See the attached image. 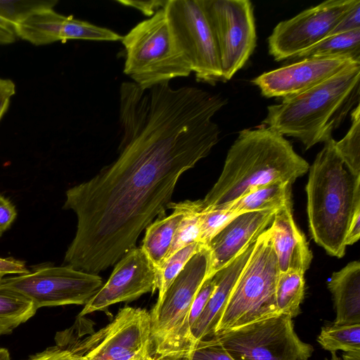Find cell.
Returning a JSON list of instances; mask_svg holds the SVG:
<instances>
[{
    "label": "cell",
    "mask_w": 360,
    "mask_h": 360,
    "mask_svg": "<svg viewBox=\"0 0 360 360\" xmlns=\"http://www.w3.org/2000/svg\"><path fill=\"white\" fill-rule=\"evenodd\" d=\"M118 156L87 181L69 188L65 210L77 215L64 264L98 274L136 248L156 216H165L176 184L219 141L216 99L194 86L169 82L120 88Z\"/></svg>",
    "instance_id": "obj_1"
},
{
    "label": "cell",
    "mask_w": 360,
    "mask_h": 360,
    "mask_svg": "<svg viewBox=\"0 0 360 360\" xmlns=\"http://www.w3.org/2000/svg\"><path fill=\"white\" fill-rule=\"evenodd\" d=\"M309 169L308 162L278 131L262 124L243 129L228 151L218 180L200 200L202 211L221 208L259 186L292 184Z\"/></svg>",
    "instance_id": "obj_2"
},
{
    "label": "cell",
    "mask_w": 360,
    "mask_h": 360,
    "mask_svg": "<svg viewBox=\"0 0 360 360\" xmlns=\"http://www.w3.org/2000/svg\"><path fill=\"white\" fill-rule=\"evenodd\" d=\"M360 63L300 94L267 107L262 122L283 136L298 139L307 150L332 138L333 132L359 104Z\"/></svg>",
    "instance_id": "obj_3"
},
{
    "label": "cell",
    "mask_w": 360,
    "mask_h": 360,
    "mask_svg": "<svg viewBox=\"0 0 360 360\" xmlns=\"http://www.w3.org/2000/svg\"><path fill=\"white\" fill-rule=\"evenodd\" d=\"M335 141L332 137L324 142L309 167L307 212L314 240L330 255L341 258L352 215L360 205V177L345 169Z\"/></svg>",
    "instance_id": "obj_4"
},
{
    "label": "cell",
    "mask_w": 360,
    "mask_h": 360,
    "mask_svg": "<svg viewBox=\"0 0 360 360\" xmlns=\"http://www.w3.org/2000/svg\"><path fill=\"white\" fill-rule=\"evenodd\" d=\"M210 252L202 248L193 256L150 312L156 357L181 360L195 344L189 326L193 299L208 276Z\"/></svg>",
    "instance_id": "obj_5"
},
{
    "label": "cell",
    "mask_w": 360,
    "mask_h": 360,
    "mask_svg": "<svg viewBox=\"0 0 360 360\" xmlns=\"http://www.w3.org/2000/svg\"><path fill=\"white\" fill-rule=\"evenodd\" d=\"M121 41L126 53L124 73L143 89L192 72L173 38L164 8L139 22Z\"/></svg>",
    "instance_id": "obj_6"
},
{
    "label": "cell",
    "mask_w": 360,
    "mask_h": 360,
    "mask_svg": "<svg viewBox=\"0 0 360 360\" xmlns=\"http://www.w3.org/2000/svg\"><path fill=\"white\" fill-rule=\"evenodd\" d=\"M279 272L267 229L255 241L231 292L214 335L277 315L275 290Z\"/></svg>",
    "instance_id": "obj_7"
},
{
    "label": "cell",
    "mask_w": 360,
    "mask_h": 360,
    "mask_svg": "<svg viewBox=\"0 0 360 360\" xmlns=\"http://www.w3.org/2000/svg\"><path fill=\"white\" fill-rule=\"evenodd\" d=\"M233 360H309L313 347L295 333L292 318L277 314L214 335Z\"/></svg>",
    "instance_id": "obj_8"
},
{
    "label": "cell",
    "mask_w": 360,
    "mask_h": 360,
    "mask_svg": "<svg viewBox=\"0 0 360 360\" xmlns=\"http://www.w3.org/2000/svg\"><path fill=\"white\" fill-rule=\"evenodd\" d=\"M217 44L224 82L252 54L257 44L253 6L249 0H200Z\"/></svg>",
    "instance_id": "obj_9"
},
{
    "label": "cell",
    "mask_w": 360,
    "mask_h": 360,
    "mask_svg": "<svg viewBox=\"0 0 360 360\" xmlns=\"http://www.w3.org/2000/svg\"><path fill=\"white\" fill-rule=\"evenodd\" d=\"M173 38L198 82H224L217 44L200 0H167L164 8Z\"/></svg>",
    "instance_id": "obj_10"
},
{
    "label": "cell",
    "mask_w": 360,
    "mask_h": 360,
    "mask_svg": "<svg viewBox=\"0 0 360 360\" xmlns=\"http://www.w3.org/2000/svg\"><path fill=\"white\" fill-rule=\"evenodd\" d=\"M98 274L70 266H45L15 276L2 278L0 285L30 300L37 309L69 304L84 305L103 285Z\"/></svg>",
    "instance_id": "obj_11"
},
{
    "label": "cell",
    "mask_w": 360,
    "mask_h": 360,
    "mask_svg": "<svg viewBox=\"0 0 360 360\" xmlns=\"http://www.w3.org/2000/svg\"><path fill=\"white\" fill-rule=\"evenodd\" d=\"M152 346L150 312L126 306L106 326L82 343L66 347L82 360H148Z\"/></svg>",
    "instance_id": "obj_12"
},
{
    "label": "cell",
    "mask_w": 360,
    "mask_h": 360,
    "mask_svg": "<svg viewBox=\"0 0 360 360\" xmlns=\"http://www.w3.org/2000/svg\"><path fill=\"white\" fill-rule=\"evenodd\" d=\"M359 0H328L280 22L268 38L275 60H291L331 34L342 16Z\"/></svg>",
    "instance_id": "obj_13"
},
{
    "label": "cell",
    "mask_w": 360,
    "mask_h": 360,
    "mask_svg": "<svg viewBox=\"0 0 360 360\" xmlns=\"http://www.w3.org/2000/svg\"><path fill=\"white\" fill-rule=\"evenodd\" d=\"M157 289L158 271L141 248L136 247L117 261L108 280L84 304L79 316L136 300Z\"/></svg>",
    "instance_id": "obj_14"
},
{
    "label": "cell",
    "mask_w": 360,
    "mask_h": 360,
    "mask_svg": "<svg viewBox=\"0 0 360 360\" xmlns=\"http://www.w3.org/2000/svg\"><path fill=\"white\" fill-rule=\"evenodd\" d=\"M360 62L349 58H305L254 78L263 96L285 98L303 93Z\"/></svg>",
    "instance_id": "obj_15"
},
{
    "label": "cell",
    "mask_w": 360,
    "mask_h": 360,
    "mask_svg": "<svg viewBox=\"0 0 360 360\" xmlns=\"http://www.w3.org/2000/svg\"><path fill=\"white\" fill-rule=\"evenodd\" d=\"M276 210L240 214L226 225L207 246L210 252L207 278L232 261L271 225Z\"/></svg>",
    "instance_id": "obj_16"
},
{
    "label": "cell",
    "mask_w": 360,
    "mask_h": 360,
    "mask_svg": "<svg viewBox=\"0 0 360 360\" xmlns=\"http://www.w3.org/2000/svg\"><path fill=\"white\" fill-rule=\"evenodd\" d=\"M280 272L309 269L312 253L304 233L297 226L292 212V200L274 214L268 228Z\"/></svg>",
    "instance_id": "obj_17"
},
{
    "label": "cell",
    "mask_w": 360,
    "mask_h": 360,
    "mask_svg": "<svg viewBox=\"0 0 360 360\" xmlns=\"http://www.w3.org/2000/svg\"><path fill=\"white\" fill-rule=\"evenodd\" d=\"M255 241L246 246L232 261L214 275L215 288L204 310L191 328L195 345L201 340L214 335L217 326L231 292L254 248Z\"/></svg>",
    "instance_id": "obj_18"
},
{
    "label": "cell",
    "mask_w": 360,
    "mask_h": 360,
    "mask_svg": "<svg viewBox=\"0 0 360 360\" xmlns=\"http://www.w3.org/2000/svg\"><path fill=\"white\" fill-rule=\"evenodd\" d=\"M328 288L335 310L333 324L360 323V263L352 261L333 274Z\"/></svg>",
    "instance_id": "obj_19"
},
{
    "label": "cell",
    "mask_w": 360,
    "mask_h": 360,
    "mask_svg": "<svg viewBox=\"0 0 360 360\" xmlns=\"http://www.w3.org/2000/svg\"><path fill=\"white\" fill-rule=\"evenodd\" d=\"M167 208L173 209L169 216L158 217L146 229L141 246L142 250L156 269L165 262L169 252L177 226L185 214L184 202H169Z\"/></svg>",
    "instance_id": "obj_20"
},
{
    "label": "cell",
    "mask_w": 360,
    "mask_h": 360,
    "mask_svg": "<svg viewBox=\"0 0 360 360\" xmlns=\"http://www.w3.org/2000/svg\"><path fill=\"white\" fill-rule=\"evenodd\" d=\"M292 184L274 182L255 188L219 209L237 213L277 210L292 200Z\"/></svg>",
    "instance_id": "obj_21"
},
{
    "label": "cell",
    "mask_w": 360,
    "mask_h": 360,
    "mask_svg": "<svg viewBox=\"0 0 360 360\" xmlns=\"http://www.w3.org/2000/svg\"><path fill=\"white\" fill-rule=\"evenodd\" d=\"M314 58H344L360 62V29L331 34L290 60Z\"/></svg>",
    "instance_id": "obj_22"
},
{
    "label": "cell",
    "mask_w": 360,
    "mask_h": 360,
    "mask_svg": "<svg viewBox=\"0 0 360 360\" xmlns=\"http://www.w3.org/2000/svg\"><path fill=\"white\" fill-rule=\"evenodd\" d=\"M34 303L20 293L0 285V336L11 333L36 313Z\"/></svg>",
    "instance_id": "obj_23"
},
{
    "label": "cell",
    "mask_w": 360,
    "mask_h": 360,
    "mask_svg": "<svg viewBox=\"0 0 360 360\" xmlns=\"http://www.w3.org/2000/svg\"><path fill=\"white\" fill-rule=\"evenodd\" d=\"M304 274L299 271L279 272L275 290L277 314L294 318L300 313L304 295Z\"/></svg>",
    "instance_id": "obj_24"
},
{
    "label": "cell",
    "mask_w": 360,
    "mask_h": 360,
    "mask_svg": "<svg viewBox=\"0 0 360 360\" xmlns=\"http://www.w3.org/2000/svg\"><path fill=\"white\" fill-rule=\"evenodd\" d=\"M320 345L330 353L360 352V323L331 324L321 328L317 338Z\"/></svg>",
    "instance_id": "obj_25"
},
{
    "label": "cell",
    "mask_w": 360,
    "mask_h": 360,
    "mask_svg": "<svg viewBox=\"0 0 360 360\" xmlns=\"http://www.w3.org/2000/svg\"><path fill=\"white\" fill-rule=\"evenodd\" d=\"M351 126L345 136L335 141L336 150L349 172L360 177V104L351 111Z\"/></svg>",
    "instance_id": "obj_26"
},
{
    "label": "cell",
    "mask_w": 360,
    "mask_h": 360,
    "mask_svg": "<svg viewBox=\"0 0 360 360\" xmlns=\"http://www.w3.org/2000/svg\"><path fill=\"white\" fill-rule=\"evenodd\" d=\"M184 202L186 212L175 231L167 258L191 243H199L200 214L202 211L201 201L198 200Z\"/></svg>",
    "instance_id": "obj_27"
},
{
    "label": "cell",
    "mask_w": 360,
    "mask_h": 360,
    "mask_svg": "<svg viewBox=\"0 0 360 360\" xmlns=\"http://www.w3.org/2000/svg\"><path fill=\"white\" fill-rule=\"evenodd\" d=\"M204 246L198 242L191 243L167 257L158 271V290L160 300L167 289L183 270L188 261Z\"/></svg>",
    "instance_id": "obj_28"
},
{
    "label": "cell",
    "mask_w": 360,
    "mask_h": 360,
    "mask_svg": "<svg viewBox=\"0 0 360 360\" xmlns=\"http://www.w3.org/2000/svg\"><path fill=\"white\" fill-rule=\"evenodd\" d=\"M122 39V36L110 29L69 15L66 16L63 26L60 41L65 42L70 39L116 41H121Z\"/></svg>",
    "instance_id": "obj_29"
},
{
    "label": "cell",
    "mask_w": 360,
    "mask_h": 360,
    "mask_svg": "<svg viewBox=\"0 0 360 360\" xmlns=\"http://www.w3.org/2000/svg\"><path fill=\"white\" fill-rule=\"evenodd\" d=\"M57 0H0V17L14 28L39 12L53 9Z\"/></svg>",
    "instance_id": "obj_30"
},
{
    "label": "cell",
    "mask_w": 360,
    "mask_h": 360,
    "mask_svg": "<svg viewBox=\"0 0 360 360\" xmlns=\"http://www.w3.org/2000/svg\"><path fill=\"white\" fill-rule=\"evenodd\" d=\"M239 214L240 213L224 209L202 211L200 221L199 243L207 248L212 239Z\"/></svg>",
    "instance_id": "obj_31"
},
{
    "label": "cell",
    "mask_w": 360,
    "mask_h": 360,
    "mask_svg": "<svg viewBox=\"0 0 360 360\" xmlns=\"http://www.w3.org/2000/svg\"><path fill=\"white\" fill-rule=\"evenodd\" d=\"M181 360H233L215 337L198 341L191 352Z\"/></svg>",
    "instance_id": "obj_32"
},
{
    "label": "cell",
    "mask_w": 360,
    "mask_h": 360,
    "mask_svg": "<svg viewBox=\"0 0 360 360\" xmlns=\"http://www.w3.org/2000/svg\"><path fill=\"white\" fill-rule=\"evenodd\" d=\"M216 286L214 276L207 278L202 283L192 302L189 313V326L191 328L195 324L202 311L204 310L209 299L210 298Z\"/></svg>",
    "instance_id": "obj_33"
},
{
    "label": "cell",
    "mask_w": 360,
    "mask_h": 360,
    "mask_svg": "<svg viewBox=\"0 0 360 360\" xmlns=\"http://www.w3.org/2000/svg\"><path fill=\"white\" fill-rule=\"evenodd\" d=\"M25 360H82V357L74 350L56 345L31 356Z\"/></svg>",
    "instance_id": "obj_34"
},
{
    "label": "cell",
    "mask_w": 360,
    "mask_h": 360,
    "mask_svg": "<svg viewBox=\"0 0 360 360\" xmlns=\"http://www.w3.org/2000/svg\"><path fill=\"white\" fill-rule=\"evenodd\" d=\"M356 29H360V1L342 16L331 34L343 33Z\"/></svg>",
    "instance_id": "obj_35"
},
{
    "label": "cell",
    "mask_w": 360,
    "mask_h": 360,
    "mask_svg": "<svg viewBox=\"0 0 360 360\" xmlns=\"http://www.w3.org/2000/svg\"><path fill=\"white\" fill-rule=\"evenodd\" d=\"M117 2L140 11L146 16L151 17L160 9L165 8L167 0L129 1L120 0Z\"/></svg>",
    "instance_id": "obj_36"
},
{
    "label": "cell",
    "mask_w": 360,
    "mask_h": 360,
    "mask_svg": "<svg viewBox=\"0 0 360 360\" xmlns=\"http://www.w3.org/2000/svg\"><path fill=\"white\" fill-rule=\"evenodd\" d=\"M16 217L15 205L0 193V237L11 227Z\"/></svg>",
    "instance_id": "obj_37"
},
{
    "label": "cell",
    "mask_w": 360,
    "mask_h": 360,
    "mask_svg": "<svg viewBox=\"0 0 360 360\" xmlns=\"http://www.w3.org/2000/svg\"><path fill=\"white\" fill-rule=\"evenodd\" d=\"M16 92L13 81L0 77V120L7 111L11 98Z\"/></svg>",
    "instance_id": "obj_38"
},
{
    "label": "cell",
    "mask_w": 360,
    "mask_h": 360,
    "mask_svg": "<svg viewBox=\"0 0 360 360\" xmlns=\"http://www.w3.org/2000/svg\"><path fill=\"white\" fill-rule=\"evenodd\" d=\"M29 271L23 261L13 257H0V274L4 276L7 274H23Z\"/></svg>",
    "instance_id": "obj_39"
},
{
    "label": "cell",
    "mask_w": 360,
    "mask_h": 360,
    "mask_svg": "<svg viewBox=\"0 0 360 360\" xmlns=\"http://www.w3.org/2000/svg\"><path fill=\"white\" fill-rule=\"evenodd\" d=\"M360 236V205L356 207L352 215L347 235L345 240V245H351L355 243Z\"/></svg>",
    "instance_id": "obj_40"
},
{
    "label": "cell",
    "mask_w": 360,
    "mask_h": 360,
    "mask_svg": "<svg viewBox=\"0 0 360 360\" xmlns=\"http://www.w3.org/2000/svg\"><path fill=\"white\" fill-rule=\"evenodd\" d=\"M17 38L15 28L0 17V45L13 44Z\"/></svg>",
    "instance_id": "obj_41"
},
{
    "label": "cell",
    "mask_w": 360,
    "mask_h": 360,
    "mask_svg": "<svg viewBox=\"0 0 360 360\" xmlns=\"http://www.w3.org/2000/svg\"><path fill=\"white\" fill-rule=\"evenodd\" d=\"M343 360H360V352H347L342 355Z\"/></svg>",
    "instance_id": "obj_42"
},
{
    "label": "cell",
    "mask_w": 360,
    "mask_h": 360,
    "mask_svg": "<svg viewBox=\"0 0 360 360\" xmlns=\"http://www.w3.org/2000/svg\"><path fill=\"white\" fill-rule=\"evenodd\" d=\"M0 360H11L10 353L6 348L0 347Z\"/></svg>",
    "instance_id": "obj_43"
},
{
    "label": "cell",
    "mask_w": 360,
    "mask_h": 360,
    "mask_svg": "<svg viewBox=\"0 0 360 360\" xmlns=\"http://www.w3.org/2000/svg\"><path fill=\"white\" fill-rule=\"evenodd\" d=\"M325 360H340V359L337 356L336 353H331L330 359H325Z\"/></svg>",
    "instance_id": "obj_44"
},
{
    "label": "cell",
    "mask_w": 360,
    "mask_h": 360,
    "mask_svg": "<svg viewBox=\"0 0 360 360\" xmlns=\"http://www.w3.org/2000/svg\"><path fill=\"white\" fill-rule=\"evenodd\" d=\"M148 360H164L162 359H160V358H158V357H153V356H150Z\"/></svg>",
    "instance_id": "obj_45"
},
{
    "label": "cell",
    "mask_w": 360,
    "mask_h": 360,
    "mask_svg": "<svg viewBox=\"0 0 360 360\" xmlns=\"http://www.w3.org/2000/svg\"><path fill=\"white\" fill-rule=\"evenodd\" d=\"M3 277H4V276L0 274V281L2 279Z\"/></svg>",
    "instance_id": "obj_46"
}]
</instances>
